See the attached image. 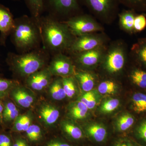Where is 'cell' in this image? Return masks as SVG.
Segmentation results:
<instances>
[{
	"mask_svg": "<svg viewBox=\"0 0 146 146\" xmlns=\"http://www.w3.org/2000/svg\"><path fill=\"white\" fill-rule=\"evenodd\" d=\"M39 24L45 49L55 54L69 49L76 37L64 23L58 22L52 17H41Z\"/></svg>",
	"mask_w": 146,
	"mask_h": 146,
	"instance_id": "6da1fadb",
	"label": "cell"
},
{
	"mask_svg": "<svg viewBox=\"0 0 146 146\" xmlns=\"http://www.w3.org/2000/svg\"><path fill=\"white\" fill-rule=\"evenodd\" d=\"M11 35L13 44L23 53L38 48L42 42L39 21L32 16L25 15L16 19Z\"/></svg>",
	"mask_w": 146,
	"mask_h": 146,
	"instance_id": "7a4b0ae2",
	"label": "cell"
},
{
	"mask_svg": "<svg viewBox=\"0 0 146 146\" xmlns=\"http://www.w3.org/2000/svg\"><path fill=\"white\" fill-rule=\"evenodd\" d=\"M46 50L38 48L21 54H10L9 62L18 76L26 79L45 68L48 55Z\"/></svg>",
	"mask_w": 146,
	"mask_h": 146,
	"instance_id": "3957f363",
	"label": "cell"
},
{
	"mask_svg": "<svg viewBox=\"0 0 146 146\" xmlns=\"http://www.w3.org/2000/svg\"><path fill=\"white\" fill-rule=\"evenodd\" d=\"M64 23L76 37L94 33L103 30L100 25L88 15L78 14L71 17Z\"/></svg>",
	"mask_w": 146,
	"mask_h": 146,
	"instance_id": "277c9868",
	"label": "cell"
},
{
	"mask_svg": "<svg viewBox=\"0 0 146 146\" xmlns=\"http://www.w3.org/2000/svg\"><path fill=\"white\" fill-rule=\"evenodd\" d=\"M105 42V38L102 35L86 34L76 37L69 50L76 54L103 46Z\"/></svg>",
	"mask_w": 146,
	"mask_h": 146,
	"instance_id": "5b68a950",
	"label": "cell"
},
{
	"mask_svg": "<svg viewBox=\"0 0 146 146\" xmlns=\"http://www.w3.org/2000/svg\"><path fill=\"white\" fill-rule=\"evenodd\" d=\"M81 1L94 14L104 19H108L115 16L119 3V0Z\"/></svg>",
	"mask_w": 146,
	"mask_h": 146,
	"instance_id": "8992f818",
	"label": "cell"
},
{
	"mask_svg": "<svg viewBox=\"0 0 146 146\" xmlns=\"http://www.w3.org/2000/svg\"><path fill=\"white\" fill-rule=\"evenodd\" d=\"M47 68L52 76L61 78L71 76L75 72L72 60L63 53L55 54Z\"/></svg>",
	"mask_w": 146,
	"mask_h": 146,
	"instance_id": "52a82bcc",
	"label": "cell"
},
{
	"mask_svg": "<svg viewBox=\"0 0 146 146\" xmlns=\"http://www.w3.org/2000/svg\"><path fill=\"white\" fill-rule=\"evenodd\" d=\"M44 7L57 16H76L80 11L78 0H44Z\"/></svg>",
	"mask_w": 146,
	"mask_h": 146,
	"instance_id": "ba28073f",
	"label": "cell"
},
{
	"mask_svg": "<svg viewBox=\"0 0 146 146\" xmlns=\"http://www.w3.org/2000/svg\"><path fill=\"white\" fill-rule=\"evenodd\" d=\"M126 52L121 45L112 47L104 57V65L108 72L115 74L122 70L125 62Z\"/></svg>",
	"mask_w": 146,
	"mask_h": 146,
	"instance_id": "9c48e42d",
	"label": "cell"
},
{
	"mask_svg": "<svg viewBox=\"0 0 146 146\" xmlns=\"http://www.w3.org/2000/svg\"><path fill=\"white\" fill-rule=\"evenodd\" d=\"M52 76L48 68L45 67L27 77L26 83L29 88L34 91H42L50 85Z\"/></svg>",
	"mask_w": 146,
	"mask_h": 146,
	"instance_id": "30bf717a",
	"label": "cell"
},
{
	"mask_svg": "<svg viewBox=\"0 0 146 146\" xmlns=\"http://www.w3.org/2000/svg\"><path fill=\"white\" fill-rule=\"evenodd\" d=\"M106 52L102 46L90 50L74 54L76 55L77 63L84 67L95 66L103 59Z\"/></svg>",
	"mask_w": 146,
	"mask_h": 146,
	"instance_id": "8fae6325",
	"label": "cell"
},
{
	"mask_svg": "<svg viewBox=\"0 0 146 146\" xmlns=\"http://www.w3.org/2000/svg\"><path fill=\"white\" fill-rule=\"evenodd\" d=\"M15 20L10 10L0 4V42L4 44L6 39L11 34L15 27Z\"/></svg>",
	"mask_w": 146,
	"mask_h": 146,
	"instance_id": "7c38bea8",
	"label": "cell"
},
{
	"mask_svg": "<svg viewBox=\"0 0 146 146\" xmlns=\"http://www.w3.org/2000/svg\"><path fill=\"white\" fill-rule=\"evenodd\" d=\"M11 98L20 107L28 108L34 103L35 97L31 91L23 86L16 85L11 89Z\"/></svg>",
	"mask_w": 146,
	"mask_h": 146,
	"instance_id": "4fadbf2b",
	"label": "cell"
},
{
	"mask_svg": "<svg viewBox=\"0 0 146 146\" xmlns=\"http://www.w3.org/2000/svg\"><path fill=\"white\" fill-rule=\"evenodd\" d=\"M38 117L45 125L51 126L59 119L60 111L55 106L47 103L42 104L38 110Z\"/></svg>",
	"mask_w": 146,
	"mask_h": 146,
	"instance_id": "5bb4252c",
	"label": "cell"
},
{
	"mask_svg": "<svg viewBox=\"0 0 146 146\" xmlns=\"http://www.w3.org/2000/svg\"><path fill=\"white\" fill-rule=\"evenodd\" d=\"M74 76L83 91H92L95 84V77L92 74L84 71H75Z\"/></svg>",
	"mask_w": 146,
	"mask_h": 146,
	"instance_id": "9a60e30c",
	"label": "cell"
},
{
	"mask_svg": "<svg viewBox=\"0 0 146 146\" xmlns=\"http://www.w3.org/2000/svg\"><path fill=\"white\" fill-rule=\"evenodd\" d=\"M131 55L136 62L146 68V37L139 39L133 45Z\"/></svg>",
	"mask_w": 146,
	"mask_h": 146,
	"instance_id": "2e32d148",
	"label": "cell"
},
{
	"mask_svg": "<svg viewBox=\"0 0 146 146\" xmlns=\"http://www.w3.org/2000/svg\"><path fill=\"white\" fill-rule=\"evenodd\" d=\"M87 106L80 100L72 103L68 107V114L74 120L84 119L88 114Z\"/></svg>",
	"mask_w": 146,
	"mask_h": 146,
	"instance_id": "e0dca14e",
	"label": "cell"
},
{
	"mask_svg": "<svg viewBox=\"0 0 146 146\" xmlns=\"http://www.w3.org/2000/svg\"><path fill=\"white\" fill-rule=\"evenodd\" d=\"M48 88L50 97L54 100H62L67 97L63 89L61 78L58 77L57 78L52 80Z\"/></svg>",
	"mask_w": 146,
	"mask_h": 146,
	"instance_id": "ac0fdd59",
	"label": "cell"
},
{
	"mask_svg": "<svg viewBox=\"0 0 146 146\" xmlns=\"http://www.w3.org/2000/svg\"><path fill=\"white\" fill-rule=\"evenodd\" d=\"M136 11L130 10L123 11L119 16L121 27L125 31L130 33H134V22L136 15Z\"/></svg>",
	"mask_w": 146,
	"mask_h": 146,
	"instance_id": "d6986e66",
	"label": "cell"
},
{
	"mask_svg": "<svg viewBox=\"0 0 146 146\" xmlns=\"http://www.w3.org/2000/svg\"><path fill=\"white\" fill-rule=\"evenodd\" d=\"M60 125L62 130L73 139L78 140L83 136L81 128L74 122L65 120L61 123Z\"/></svg>",
	"mask_w": 146,
	"mask_h": 146,
	"instance_id": "ffe728a7",
	"label": "cell"
},
{
	"mask_svg": "<svg viewBox=\"0 0 146 146\" xmlns=\"http://www.w3.org/2000/svg\"><path fill=\"white\" fill-rule=\"evenodd\" d=\"M31 16L39 21L45 9L44 0H23Z\"/></svg>",
	"mask_w": 146,
	"mask_h": 146,
	"instance_id": "44dd1931",
	"label": "cell"
},
{
	"mask_svg": "<svg viewBox=\"0 0 146 146\" xmlns=\"http://www.w3.org/2000/svg\"><path fill=\"white\" fill-rule=\"evenodd\" d=\"M86 131L88 134L98 142L104 141L107 135L106 129L100 124H93L89 125L86 129Z\"/></svg>",
	"mask_w": 146,
	"mask_h": 146,
	"instance_id": "7402d4cb",
	"label": "cell"
},
{
	"mask_svg": "<svg viewBox=\"0 0 146 146\" xmlns=\"http://www.w3.org/2000/svg\"><path fill=\"white\" fill-rule=\"evenodd\" d=\"M19 115V110L12 102H7L4 106L3 121L6 122L14 121Z\"/></svg>",
	"mask_w": 146,
	"mask_h": 146,
	"instance_id": "603a6c76",
	"label": "cell"
},
{
	"mask_svg": "<svg viewBox=\"0 0 146 146\" xmlns=\"http://www.w3.org/2000/svg\"><path fill=\"white\" fill-rule=\"evenodd\" d=\"M130 78L133 84L141 89H146V70L135 68L131 71Z\"/></svg>",
	"mask_w": 146,
	"mask_h": 146,
	"instance_id": "cb8c5ba5",
	"label": "cell"
},
{
	"mask_svg": "<svg viewBox=\"0 0 146 146\" xmlns=\"http://www.w3.org/2000/svg\"><path fill=\"white\" fill-rule=\"evenodd\" d=\"M132 107L138 113L146 112V94L136 93L133 94L132 98Z\"/></svg>",
	"mask_w": 146,
	"mask_h": 146,
	"instance_id": "d4e9b609",
	"label": "cell"
},
{
	"mask_svg": "<svg viewBox=\"0 0 146 146\" xmlns=\"http://www.w3.org/2000/svg\"><path fill=\"white\" fill-rule=\"evenodd\" d=\"M63 89L66 97L72 98L76 96L77 91L76 79L72 76L62 78Z\"/></svg>",
	"mask_w": 146,
	"mask_h": 146,
	"instance_id": "484cf974",
	"label": "cell"
},
{
	"mask_svg": "<svg viewBox=\"0 0 146 146\" xmlns=\"http://www.w3.org/2000/svg\"><path fill=\"white\" fill-rule=\"evenodd\" d=\"M133 116L128 113L122 115L117 121V126L118 130L125 131L131 127L134 123Z\"/></svg>",
	"mask_w": 146,
	"mask_h": 146,
	"instance_id": "4316f807",
	"label": "cell"
},
{
	"mask_svg": "<svg viewBox=\"0 0 146 146\" xmlns=\"http://www.w3.org/2000/svg\"><path fill=\"white\" fill-rule=\"evenodd\" d=\"M122 3L129 7L130 9L136 11H146V0H119Z\"/></svg>",
	"mask_w": 146,
	"mask_h": 146,
	"instance_id": "83f0119b",
	"label": "cell"
},
{
	"mask_svg": "<svg viewBox=\"0 0 146 146\" xmlns=\"http://www.w3.org/2000/svg\"><path fill=\"white\" fill-rule=\"evenodd\" d=\"M117 89V85L112 80H106L100 84L98 91L101 94H111L115 93Z\"/></svg>",
	"mask_w": 146,
	"mask_h": 146,
	"instance_id": "f1b7e54d",
	"label": "cell"
},
{
	"mask_svg": "<svg viewBox=\"0 0 146 146\" xmlns=\"http://www.w3.org/2000/svg\"><path fill=\"white\" fill-rule=\"evenodd\" d=\"M27 136L32 142L38 141L42 136V129L37 125L32 124L26 131Z\"/></svg>",
	"mask_w": 146,
	"mask_h": 146,
	"instance_id": "f546056e",
	"label": "cell"
},
{
	"mask_svg": "<svg viewBox=\"0 0 146 146\" xmlns=\"http://www.w3.org/2000/svg\"><path fill=\"white\" fill-rule=\"evenodd\" d=\"M119 100L117 99H110L102 104L101 111L103 113H110L117 109L119 105Z\"/></svg>",
	"mask_w": 146,
	"mask_h": 146,
	"instance_id": "4dcf8cb0",
	"label": "cell"
},
{
	"mask_svg": "<svg viewBox=\"0 0 146 146\" xmlns=\"http://www.w3.org/2000/svg\"><path fill=\"white\" fill-rule=\"evenodd\" d=\"M16 85L17 82L14 80L0 78V97L4 96Z\"/></svg>",
	"mask_w": 146,
	"mask_h": 146,
	"instance_id": "1f68e13d",
	"label": "cell"
},
{
	"mask_svg": "<svg viewBox=\"0 0 146 146\" xmlns=\"http://www.w3.org/2000/svg\"><path fill=\"white\" fill-rule=\"evenodd\" d=\"M134 33L141 32L146 27V16L144 13L136 14L134 22Z\"/></svg>",
	"mask_w": 146,
	"mask_h": 146,
	"instance_id": "d6a6232c",
	"label": "cell"
},
{
	"mask_svg": "<svg viewBox=\"0 0 146 146\" xmlns=\"http://www.w3.org/2000/svg\"><path fill=\"white\" fill-rule=\"evenodd\" d=\"M136 133L139 138L146 142V119L139 124L136 129Z\"/></svg>",
	"mask_w": 146,
	"mask_h": 146,
	"instance_id": "836d02e7",
	"label": "cell"
},
{
	"mask_svg": "<svg viewBox=\"0 0 146 146\" xmlns=\"http://www.w3.org/2000/svg\"><path fill=\"white\" fill-rule=\"evenodd\" d=\"M24 115H20L14 121L13 130L15 131H23Z\"/></svg>",
	"mask_w": 146,
	"mask_h": 146,
	"instance_id": "e575fe53",
	"label": "cell"
},
{
	"mask_svg": "<svg viewBox=\"0 0 146 146\" xmlns=\"http://www.w3.org/2000/svg\"><path fill=\"white\" fill-rule=\"evenodd\" d=\"M23 131H26L29 127L32 124L33 117L30 112H28L23 115Z\"/></svg>",
	"mask_w": 146,
	"mask_h": 146,
	"instance_id": "d590c367",
	"label": "cell"
},
{
	"mask_svg": "<svg viewBox=\"0 0 146 146\" xmlns=\"http://www.w3.org/2000/svg\"><path fill=\"white\" fill-rule=\"evenodd\" d=\"M0 146H11L10 138L5 134H0Z\"/></svg>",
	"mask_w": 146,
	"mask_h": 146,
	"instance_id": "8d00e7d4",
	"label": "cell"
},
{
	"mask_svg": "<svg viewBox=\"0 0 146 146\" xmlns=\"http://www.w3.org/2000/svg\"><path fill=\"white\" fill-rule=\"evenodd\" d=\"M96 105V99L94 94L88 102V103L86 104V106L89 110L92 109L95 107Z\"/></svg>",
	"mask_w": 146,
	"mask_h": 146,
	"instance_id": "74e56055",
	"label": "cell"
},
{
	"mask_svg": "<svg viewBox=\"0 0 146 146\" xmlns=\"http://www.w3.org/2000/svg\"><path fill=\"white\" fill-rule=\"evenodd\" d=\"M115 146H136L130 141L126 140H121L117 142Z\"/></svg>",
	"mask_w": 146,
	"mask_h": 146,
	"instance_id": "f35d334b",
	"label": "cell"
},
{
	"mask_svg": "<svg viewBox=\"0 0 146 146\" xmlns=\"http://www.w3.org/2000/svg\"><path fill=\"white\" fill-rule=\"evenodd\" d=\"M46 146H71L69 144L60 141H53L50 142Z\"/></svg>",
	"mask_w": 146,
	"mask_h": 146,
	"instance_id": "ab89813d",
	"label": "cell"
},
{
	"mask_svg": "<svg viewBox=\"0 0 146 146\" xmlns=\"http://www.w3.org/2000/svg\"><path fill=\"white\" fill-rule=\"evenodd\" d=\"M13 146H28L26 141L22 138H18L15 141Z\"/></svg>",
	"mask_w": 146,
	"mask_h": 146,
	"instance_id": "60d3db41",
	"label": "cell"
},
{
	"mask_svg": "<svg viewBox=\"0 0 146 146\" xmlns=\"http://www.w3.org/2000/svg\"><path fill=\"white\" fill-rule=\"evenodd\" d=\"M3 110L4 105L0 100V123H2L3 121Z\"/></svg>",
	"mask_w": 146,
	"mask_h": 146,
	"instance_id": "b9f144b4",
	"label": "cell"
},
{
	"mask_svg": "<svg viewBox=\"0 0 146 146\" xmlns=\"http://www.w3.org/2000/svg\"><path fill=\"white\" fill-rule=\"evenodd\" d=\"M14 1H18V0H14Z\"/></svg>",
	"mask_w": 146,
	"mask_h": 146,
	"instance_id": "7bdbcfd3",
	"label": "cell"
}]
</instances>
